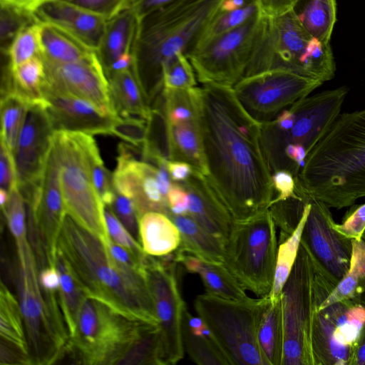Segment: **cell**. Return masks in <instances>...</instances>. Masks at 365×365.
Returning <instances> with one entry per match:
<instances>
[{"mask_svg": "<svg viewBox=\"0 0 365 365\" xmlns=\"http://www.w3.org/2000/svg\"><path fill=\"white\" fill-rule=\"evenodd\" d=\"M172 1L173 0H125L122 10L131 11L139 21Z\"/></svg>", "mask_w": 365, "mask_h": 365, "instance_id": "9f6ffc18", "label": "cell"}, {"mask_svg": "<svg viewBox=\"0 0 365 365\" xmlns=\"http://www.w3.org/2000/svg\"><path fill=\"white\" fill-rule=\"evenodd\" d=\"M168 129L170 160L186 162L195 172L207 176V169L196 118L174 125L168 122Z\"/></svg>", "mask_w": 365, "mask_h": 365, "instance_id": "1f68e13d", "label": "cell"}, {"mask_svg": "<svg viewBox=\"0 0 365 365\" xmlns=\"http://www.w3.org/2000/svg\"><path fill=\"white\" fill-rule=\"evenodd\" d=\"M86 297L133 319L158 326L146 272L127 269L110 257L104 242L68 214L57 242Z\"/></svg>", "mask_w": 365, "mask_h": 365, "instance_id": "7a4b0ae2", "label": "cell"}, {"mask_svg": "<svg viewBox=\"0 0 365 365\" xmlns=\"http://www.w3.org/2000/svg\"><path fill=\"white\" fill-rule=\"evenodd\" d=\"M46 78L45 63L39 55L13 69L6 63L2 72L1 91L11 90L32 105L44 100Z\"/></svg>", "mask_w": 365, "mask_h": 365, "instance_id": "f1b7e54d", "label": "cell"}, {"mask_svg": "<svg viewBox=\"0 0 365 365\" xmlns=\"http://www.w3.org/2000/svg\"><path fill=\"white\" fill-rule=\"evenodd\" d=\"M43 98L55 131L111 135L118 115L107 113L86 100L48 88H44Z\"/></svg>", "mask_w": 365, "mask_h": 365, "instance_id": "7402d4cb", "label": "cell"}, {"mask_svg": "<svg viewBox=\"0 0 365 365\" xmlns=\"http://www.w3.org/2000/svg\"><path fill=\"white\" fill-rule=\"evenodd\" d=\"M139 242L148 255L161 257L175 252L181 235L173 220L166 214L150 211L139 220Z\"/></svg>", "mask_w": 365, "mask_h": 365, "instance_id": "83f0119b", "label": "cell"}, {"mask_svg": "<svg viewBox=\"0 0 365 365\" xmlns=\"http://www.w3.org/2000/svg\"><path fill=\"white\" fill-rule=\"evenodd\" d=\"M294 11L312 36L329 43L336 22V0H299Z\"/></svg>", "mask_w": 365, "mask_h": 365, "instance_id": "d590c367", "label": "cell"}, {"mask_svg": "<svg viewBox=\"0 0 365 365\" xmlns=\"http://www.w3.org/2000/svg\"><path fill=\"white\" fill-rule=\"evenodd\" d=\"M108 20L119 13L125 0H62Z\"/></svg>", "mask_w": 365, "mask_h": 365, "instance_id": "816d5d0a", "label": "cell"}, {"mask_svg": "<svg viewBox=\"0 0 365 365\" xmlns=\"http://www.w3.org/2000/svg\"><path fill=\"white\" fill-rule=\"evenodd\" d=\"M176 182L182 185L188 193L187 215L225 243L230 235L234 220L207 178L193 171L188 179Z\"/></svg>", "mask_w": 365, "mask_h": 365, "instance_id": "cb8c5ba5", "label": "cell"}, {"mask_svg": "<svg viewBox=\"0 0 365 365\" xmlns=\"http://www.w3.org/2000/svg\"><path fill=\"white\" fill-rule=\"evenodd\" d=\"M157 173V166L143 160L141 147L125 143L118 145L113 187L132 200L140 217L150 211L167 215L169 213L167 199L158 183Z\"/></svg>", "mask_w": 365, "mask_h": 365, "instance_id": "ffe728a7", "label": "cell"}, {"mask_svg": "<svg viewBox=\"0 0 365 365\" xmlns=\"http://www.w3.org/2000/svg\"><path fill=\"white\" fill-rule=\"evenodd\" d=\"M152 327L154 325L129 318L96 299L86 297L65 352L78 364H119L135 341Z\"/></svg>", "mask_w": 365, "mask_h": 365, "instance_id": "9c48e42d", "label": "cell"}, {"mask_svg": "<svg viewBox=\"0 0 365 365\" xmlns=\"http://www.w3.org/2000/svg\"><path fill=\"white\" fill-rule=\"evenodd\" d=\"M224 0H173L138 21L133 70L148 103L163 91L164 66L178 53L187 57Z\"/></svg>", "mask_w": 365, "mask_h": 365, "instance_id": "277c9868", "label": "cell"}, {"mask_svg": "<svg viewBox=\"0 0 365 365\" xmlns=\"http://www.w3.org/2000/svg\"><path fill=\"white\" fill-rule=\"evenodd\" d=\"M365 324V307L341 300L319 307L312 324L314 365H349Z\"/></svg>", "mask_w": 365, "mask_h": 365, "instance_id": "2e32d148", "label": "cell"}, {"mask_svg": "<svg viewBox=\"0 0 365 365\" xmlns=\"http://www.w3.org/2000/svg\"><path fill=\"white\" fill-rule=\"evenodd\" d=\"M349 269L319 307L349 300L365 307V240H352Z\"/></svg>", "mask_w": 365, "mask_h": 365, "instance_id": "e575fe53", "label": "cell"}, {"mask_svg": "<svg viewBox=\"0 0 365 365\" xmlns=\"http://www.w3.org/2000/svg\"><path fill=\"white\" fill-rule=\"evenodd\" d=\"M53 140V139H52ZM29 208L27 229L31 244L55 264L58 236L67 215L60 183V168L51 143L39 189L25 202Z\"/></svg>", "mask_w": 365, "mask_h": 365, "instance_id": "e0dca14e", "label": "cell"}, {"mask_svg": "<svg viewBox=\"0 0 365 365\" xmlns=\"http://www.w3.org/2000/svg\"><path fill=\"white\" fill-rule=\"evenodd\" d=\"M259 11L255 1L245 6L232 11H221L220 10L205 29L195 43L192 51L187 58L202 48L215 38L228 32L247 21Z\"/></svg>", "mask_w": 365, "mask_h": 365, "instance_id": "ab89813d", "label": "cell"}, {"mask_svg": "<svg viewBox=\"0 0 365 365\" xmlns=\"http://www.w3.org/2000/svg\"><path fill=\"white\" fill-rule=\"evenodd\" d=\"M259 12V28L244 77L275 68H286L322 83L334 77L335 63L329 43L312 36L294 9L278 16Z\"/></svg>", "mask_w": 365, "mask_h": 365, "instance_id": "5b68a950", "label": "cell"}, {"mask_svg": "<svg viewBox=\"0 0 365 365\" xmlns=\"http://www.w3.org/2000/svg\"><path fill=\"white\" fill-rule=\"evenodd\" d=\"M1 344L14 350L32 364L26 330L18 297L1 282L0 289Z\"/></svg>", "mask_w": 365, "mask_h": 365, "instance_id": "4dcf8cb0", "label": "cell"}, {"mask_svg": "<svg viewBox=\"0 0 365 365\" xmlns=\"http://www.w3.org/2000/svg\"><path fill=\"white\" fill-rule=\"evenodd\" d=\"M148 133V120L119 116L115 120L111 130V135L118 136L128 143L142 148L146 143Z\"/></svg>", "mask_w": 365, "mask_h": 365, "instance_id": "c3c4849f", "label": "cell"}, {"mask_svg": "<svg viewBox=\"0 0 365 365\" xmlns=\"http://www.w3.org/2000/svg\"><path fill=\"white\" fill-rule=\"evenodd\" d=\"M30 106L29 101L16 92L1 91V141L13 154Z\"/></svg>", "mask_w": 365, "mask_h": 365, "instance_id": "74e56055", "label": "cell"}, {"mask_svg": "<svg viewBox=\"0 0 365 365\" xmlns=\"http://www.w3.org/2000/svg\"><path fill=\"white\" fill-rule=\"evenodd\" d=\"M16 249V286L23 314L32 364L56 363L69 340L63 317L55 313L38 282V266L28 235L14 239Z\"/></svg>", "mask_w": 365, "mask_h": 365, "instance_id": "52a82bcc", "label": "cell"}, {"mask_svg": "<svg viewBox=\"0 0 365 365\" xmlns=\"http://www.w3.org/2000/svg\"><path fill=\"white\" fill-rule=\"evenodd\" d=\"M138 20L130 11L123 9L107 20L97 56L106 73L115 61L132 53Z\"/></svg>", "mask_w": 365, "mask_h": 365, "instance_id": "484cf974", "label": "cell"}, {"mask_svg": "<svg viewBox=\"0 0 365 365\" xmlns=\"http://www.w3.org/2000/svg\"><path fill=\"white\" fill-rule=\"evenodd\" d=\"M296 180L329 208L351 206L365 197V108L339 115Z\"/></svg>", "mask_w": 365, "mask_h": 365, "instance_id": "3957f363", "label": "cell"}, {"mask_svg": "<svg viewBox=\"0 0 365 365\" xmlns=\"http://www.w3.org/2000/svg\"><path fill=\"white\" fill-rule=\"evenodd\" d=\"M166 165L170 178L174 182L185 181L193 173L191 165L184 161L167 160Z\"/></svg>", "mask_w": 365, "mask_h": 365, "instance_id": "91938a15", "label": "cell"}, {"mask_svg": "<svg viewBox=\"0 0 365 365\" xmlns=\"http://www.w3.org/2000/svg\"><path fill=\"white\" fill-rule=\"evenodd\" d=\"M112 103L120 118L149 120L152 108L146 99L133 67L107 76Z\"/></svg>", "mask_w": 365, "mask_h": 365, "instance_id": "4316f807", "label": "cell"}, {"mask_svg": "<svg viewBox=\"0 0 365 365\" xmlns=\"http://www.w3.org/2000/svg\"><path fill=\"white\" fill-rule=\"evenodd\" d=\"M44 88L86 100L104 112L117 115L109 83L96 53L86 59L61 64L45 63Z\"/></svg>", "mask_w": 365, "mask_h": 365, "instance_id": "44dd1931", "label": "cell"}, {"mask_svg": "<svg viewBox=\"0 0 365 365\" xmlns=\"http://www.w3.org/2000/svg\"><path fill=\"white\" fill-rule=\"evenodd\" d=\"M254 0H224L220 10L221 11H232L242 8Z\"/></svg>", "mask_w": 365, "mask_h": 365, "instance_id": "6125c7cd", "label": "cell"}, {"mask_svg": "<svg viewBox=\"0 0 365 365\" xmlns=\"http://www.w3.org/2000/svg\"><path fill=\"white\" fill-rule=\"evenodd\" d=\"M334 228L351 240L362 239L365 231V203L353 206L345 215L341 223H334Z\"/></svg>", "mask_w": 365, "mask_h": 365, "instance_id": "f907efd6", "label": "cell"}, {"mask_svg": "<svg viewBox=\"0 0 365 365\" xmlns=\"http://www.w3.org/2000/svg\"><path fill=\"white\" fill-rule=\"evenodd\" d=\"M163 89L185 91L197 86V77L188 58L178 53L163 68Z\"/></svg>", "mask_w": 365, "mask_h": 365, "instance_id": "f6af8a7d", "label": "cell"}, {"mask_svg": "<svg viewBox=\"0 0 365 365\" xmlns=\"http://www.w3.org/2000/svg\"><path fill=\"white\" fill-rule=\"evenodd\" d=\"M108 206L131 235L139 242L140 217L132 200L115 190L113 199Z\"/></svg>", "mask_w": 365, "mask_h": 365, "instance_id": "681fc988", "label": "cell"}, {"mask_svg": "<svg viewBox=\"0 0 365 365\" xmlns=\"http://www.w3.org/2000/svg\"><path fill=\"white\" fill-rule=\"evenodd\" d=\"M306 198L307 202L297 227L289 237L279 243L273 286L270 293L268 294L271 299L280 297L282 288L296 262L301 243L303 227L309 208L307 196Z\"/></svg>", "mask_w": 365, "mask_h": 365, "instance_id": "f35d334b", "label": "cell"}, {"mask_svg": "<svg viewBox=\"0 0 365 365\" xmlns=\"http://www.w3.org/2000/svg\"><path fill=\"white\" fill-rule=\"evenodd\" d=\"M272 179L274 188L277 191L278 195L272 200L271 204L298 195L295 177L290 172L284 170H277L272 174Z\"/></svg>", "mask_w": 365, "mask_h": 365, "instance_id": "db71d44e", "label": "cell"}, {"mask_svg": "<svg viewBox=\"0 0 365 365\" xmlns=\"http://www.w3.org/2000/svg\"><path fill=\"white\" fill-rule=\"evenodd\" d=\"M260 12L207 43L188 57L201 83L233 86L245 75L259 24Z\"/></svg>", "mask_w": 365, "mask_h": 365, "instance_id": "4fadbf2b", "label": "cell"}, {"mask_svg": "<svg viewBox=\"0 0 365 365\" xmlns=\"http://www.w3.org/2000/svg\"><path fill=\"white\" fill-rule=\"evenodd\" d=\"M39 56L46 63L76 62L96 53L61 29L41 23Z\"/></svg>", "mask_w": 365, "mask_h": 365, "instance_id": "836d02e7", "label": "cell"}, {"mask_svg": "<svg viewBox=\"0 0 365 365\" xmlns=\"http://www.w3.org/2000/svg\"><path fill=\"white\" fill-rule=\"evenodd\" d=\"M173 253L161 257L148 255L145 272L158 321L163 365L183 358L182 322L186 309L181 296Z\"/></svg>", "mask_w": 365, "mask_h": 365, "instance_id": "9a60e30c", "label": "cell"}, {"mask_svg": "<svg viewBox=\"0 0 365 365\" xmlns=\"http://www.w3.org/2000/svg\"><path fill=\"white\" fill-rule=\"evenodd\" d=\"M322 84L292 71L275 68L245 76L232 88L248 113L264 123L274 120L285 108Z\"/></svg>", "mask_w": 365, "mask_h": 365, "instance_id": "5bb4252c", "label": "cell"}, {"mask_svg": "<svg viewBox=\"0 0 365 365\" xmlns=\"http://www.w3.org/2000/svg\"><path fill=\"white\" fill-rule=\"evenodd\" d=\"M334 287L300 243L296 262L280 294L282 365H314L312 347L314 314Z\"/></svg>", "mask_w": 365, "mask_h": 365, "instance_id": "8992f818", "label": "cell"}, {"mask_svg": "<svg viewBox=\"0 0 365 365\" xmlns=\"http://www.w3.org/2000/svg\"><path fill=\"white\" fill-rule=\"evenodd\" d=\"M349 365H365V324L352 347Z\"/></svg>", "mask_w": 365, "mask_h": 365, "instance_id": "94428289", "label": "cell"}, {"mask_svg": "<svg viewBox=\"0 0 365 365\" xmlns=\"http://www.w3.org/2000/svg\"><path fill=\"white\" fill-rule=\"evenodd\" d=\"M304 196L298 193L296 197L272 202L269 207L270 215L280 230L279 243L289 237L297 227L307 202Z\"/></svg>", "mask_w": 365, "mask_h": 365, "instance_id": "ee69618b", "label": "cell"}, {"mask_svg": "<svg viewBox=\"0 0 365 365\" xmlns=\"http://www.w3.org/2000/svg\"><path fill=\"white\" fill-rule=\"evenodd\" d=\"M264 297L230 300L207 293L194 307L205 322L229 365H269L258 341V325Z\"/></svg>", "mask_w": 365, "mask_h": 365, "instance_id": "30bf717a", "label": "cell"}, {"mask_svg": "<svg viewBox=\"0 0 365 365\" xmlns=\"http://www.w3.org/2000/svg\"><path fill=\"white\" fill-rule=\"evenodd\" d=\"M167 200L170 214L185 215L188 213L189 197L187 190L178 182H174L170 188Z\"/></svg>", "mask_w": 365, "mask_h": 365, "instance_id": "11a10c76", "label": "cell"}, {"mask_svg": "<svg viewBox=\"0 0 365 365\" xmlns=\"http://www.w3.org/2000/svg\"><path fill=\"white\" fill-rule=\"evenodd\" d=\"M182 337L184 349L196 364L229 365L213 338L192 333L184 317L182 322Z\"/></svg>", "mask_w": 365, "mask_h": 365, "instance_id": "60d3db41", "label": "cell"}, {"mask_svg": "<svg viewBox=\"0 0 365 365\" xmlns=\"http://www.w3.org/2000/svg\"><path fill=\"white\" fill-rule=\"evenodd\" d=\"M54 132L45 101L31 105L14 154L18 187L25 202L41 185Z\"/></svg>", "mask_w": 365, "mask_h": 365, "instance_id": "d6986e66", "label": "cell"}, {"mask_svg": "<svg viewBox=\"0 0 365 365\" xmlns=\"http://www.w3.org/2000/svg\"><path fill=\"white\" fill-rule=\"evenodd\" d=\"M0 185L1 188L9 192L18 187L17 174L14 154L1 141L0 155Z\"/></svg>", "mask_w": 365, "mask_h": 365, "instance_id": "f5cc1de1", "label": "cell"}, {"mask_svg": "<svg viewBox=\"0 0 365 365\" xmlns=\"http://www.w3.org/2000/svg\"><path fill=\"white\" fill-rule=\"evenodd\" d=\"M0 41L1 53H4L16 35L25 26L38 21L31 15L15 9L0 6Z\"/></svg>", "mask_w": 365, "mask_h": 365, "instance_id": "bcb514c9", "label": "cell"}, {"mask_svg": "<svg viewBox=\"0 0 365 365\" xmlns=\"http://www.w3.org/2000/svg\"><path fill=\"white\" fill-rule=\"evenodd\" d=\"M38 21L53 26L95 51L98 50L107 20L62 0H51L36 13Z\"/></svg>", "mask_w": 365, "mask_h": 365, "instance_id": "603a6c76", "label": "cell"}, {"mask_svg": "<svg viewBox=\"0 0 365 365\" xmlns=\"http://www.w3.org/2000/svg\"><path fill=\"white\" fill-rule=\"evenodd\" d=\"M198 124L205 176L234 221L267 210L274 188L262 142V123L232 86L202 83L189 90Z\"/></svg>", "mask_w": 365, "mask_h": 365, "instance_id": "6da1fadb", "label": "cell"}, {"mask_svg": "<svg viewBox=\"0 0 365 365\" xmlns=\"http://www.w3.org/2000/svg\"><path fill=\"white\" fill-rule=\"evenodd\" d=\"M55 265L60 276V304L70 338L76 329L78 315L86 297L69 265L58 250Z\"/></svg>", "mask_w": 365, "mask_h": 365, "instance_id": "8d00e7d4", "label": "cell"}, {"mask_svg": "<svg viewBox=\"0 0 365 365\" xmlns=\"http://www.w3.org/2000/svg\"><path fill=\"white\" fill-rule=\"evenodd\" d=\"M81 138L95 188L103 205H109L115 194L113 175L105 167L92 135L81 133Z\"/></svg>", "mask_w": 365, "mask_h": 365, "instance_id": "b9f144b4", "label": "cell"}, {"mask_svg": "<svg viewBox=\"0 0 365 365\" xmlns=\"http://www.w3.org/2000/svg\"><path fill=\"white\" fill-rule=\"evenodd\" d=\"M52 143L60 168V183L66 212L104 242L108 235L103 207L93 185L81 133L55 131Z\"/></svg>", "mask_w": 365, "mask_h": 365, "instance_id": "7c38bea8", "label": "cell"}, {"mask_svg": "<svg viewBox=\"0 0 365 365\" xmlns=\"http://www.w3.org/2000/svg\"><path fill=\"white\" fill-rule=\"evenodd\" d=\"M346 87L324 91L302 98L292 106V127L282 130L273 121L262 123V142L272 173L287 171L284 148L294 147V162L300 170L309 154L317 146L341 113L347 95Z\"/></svg>", "mask_w": 365, "mask_h": 365, "instance_id": "ba28073f", "label": "cell"}, {"mask_svg": "<svg viewBox=\"0 0 365 365\" xmlns=\"http://www.w3.org/2000/svg\"><path fill=\"white\" fill-rule=\"evenodd\" d=\"M258 341L269 365H282L284 329L281 296L271 299L264 296L258 325Z\"/></svg>", "mask_w": 365, "mask_h": 365, "instance_id": "d6a6232c", "label": "cell"}, {"mask_svg": "<svg viewBox=\"0 0 365 365\" xmlns=\"http://www.w3.org/2000/svg\"><path fill=\"white\" fill-rule=\"evenodd\" d=\"M50 1L51 0H0V5L35 15L41 7Z\"/></svg>", "mask_w": 365, "mask_h": 365, "instance_id": "680465c9", "label": "cell"}, {"mask_svg": "<svg viewBox=\"0 0 365 365\" xmlns=\"http://www.w3.org/2000/svg\"><path fill=\"white\" fill-rule=\"evenodd\" d=\"M169 216L178 227L181 242L178 249L202 260L223 264L225 243L209 233L187 215Z\"/></svg>", "mask_w": 365, "mask_h": 365, "instance_id": "f546056e", "label": "cell"}, {"mask_svg": "<svg viewBox=\"0 0 365 365\" xmlns=\"http://www.w3.org/2000/svg\"><path fill=\"white\" fill-rule=\"evenodd\" d=\"M259 10L267 16H278L293 10L299 0H254Z\"/></svg>", "mask_w": 365, "mask_h": 365, "instance_id": "6f0895ef", "label": "cell"}, {"mask_svg": "<svg viewBox=\"0 0 365 365\" xmlns=\"http://www.w3.org/2000/svg\"><path fill=\"white\" fill-rule=\"evenodd\" d=\"M309 208L303 227L301 245L314 263L335 286L349 269L352 255V240L334 228L329 207L305 192Z\"/></svg>", "mask_w": 365, "mask_h": 365, "instance_id": "ac0fdd59", "label": "cell"}, {"mask_svg": "<svg viewBox=\"0 0 365 365\" xmlns=\"http://www.w3.org/2000/svg\"><path fill=\"white\" fill-rule=\"evenodd\" d=\"M103 213L109 237L136 256L140 258L145 257L147 254L143 251L140 242L131 235L109 206L104 205Z\"/></svg>", "mask_w": 365, "mask_h": 365, "instance_id": "7dc6e473", "label": "cell"}, {"mask_svg": "<svg viewBox=\"0 0 365 365\" xmlns=\"http://www.w3.org/2000/svg\"><path fill=\"white\" fill-rule=\"evenodd\" d=\"M277 249L276 225L267 209L234 221L225 242L223 264L245 289L262 297L272 289Z\"/></svg>", "mask_w": 365, "mask_h": 365, "instance_id": "8fae6325", "label": "cell"}, {"mask_svg": "<svg viewBox=\"0 0 365 365\" xmlns=\"http://www.w3.org/2000/svg\"><path fill=\"white\" fill-rule=\"evenodd\" d=\"M362 239L365 240V231H364V232L363 234Z\"/></svg>", "mask_w": 365, "mask_h": 365, "instance_id": "be15d7a7", "label": "cell"}, {"mask_svg": "<svg viewBox=\"0 0 365 365\" xmlns=\"http://www.w3.org/2000/svg\"><path fill=\"white\" fill-rule=\"evenodd\" d=\"M41 28V24L37 21L23 28L14 38L3 53L11 69L39 55Z\"/></svg>", "mask_w": 365, "mask_h": 365, "instance_id": "7bdbcfd3", "label": "cell"}, {"mask_svg": "<svg viewBox=\"0 0 365 365\" xmlns=\"http://www.w3.org/2000/svg\"><path fill=\"white\" fill-rule=\"evenodd\" d=\"M174 260L182 264L189 272L197 274L207 294L230 300H245L249 298L245 289L232 275L223 264L202 260L185 253L180 249L173 252Z\"/></svg>", "mask_w": 365, "mask_h": 365, "instance_id": "d4e9b609", "label": "cell"}]
</instances>
